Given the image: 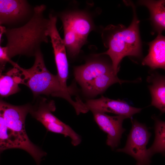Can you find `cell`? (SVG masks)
<instances>
[{
  "label": "cell",
  "mask_w": 165,
  "mask_h": 165,
  "mask_svg": "<svg viewBox=\"0 0 165 165\" xmlns=\"http://www.w3.org/2000/svg\"><path fill=\"white\" fill-rule=\"evenodd\" d=\"M45 9L44 5L36 6L32 16L24 25L6 29L5 47L10 59L18 55L35 56L40 49L41 44L48 42L49 20L43 15Z\"/></svg>",
  "instance_id": "6da1fadb"
},
{
  "label": "cell",
  "mask_w": 165,
  "mask_h": 165,
  "mask_svg": "<svg viewBox=\"0 0 165 165\" xmlns=\"http://www.w3.org/2000/svg\"><path fill=\"white\" fill-rule=\"evenodd\" d=\"M1 105L7 126L19 143L21 149L29 154L36 163H39L46 152L31 141L25 128L26 117L31 105H15L1 99Z\"/></svg>",
  "instance_id": "277c9868"
},
{
  "label": "cell",
  "mask_w": 165,
  "mask_h": 165,
  "mask_svg": "<svg viewBox=\"0 0 165 165\" xmlns=\"http://www.w3.org/2000/svg\"><path fill=\"white\" fill-rule=\"evenodd\" d=\"M127 81L120 79L113 72H109L99 75L82 89L86 94L94 97L102 93L114 83L121 84Z\"/></svg>",
  "instance_id": "5bb4252c"
},
{
  "label": "cell",
  "mask_w": 165,
  "mask_h": 165,
  "mask_svg": "<svg viewBox=\"0 0 165 165\" xmlns=\"http://www.w3.org/2000/svg\"><path fill=\"white\" fill-rule=\"evenodd\" d=\"M85 104L88 110L92 112L111 113L127 118H131L134 115L141 110V108L131 106L125 101L114 100L103 96L97 99L88 100Z\"/></svg>",
  "instance_id": "30bf717a"
},
{
  "label": "cell",
  "mask_w": 165,
  "mask_h": 165,
  "mask_svg": "<svg viewBox=\"0 0 165 165\" xmlns=\"http://www.w3.org/2000/svg\"><path fill=\"white\" fill-rule=\"evenodd\" d=\"M64 31L63 39L66 48L72 57H74L79 53L83 45L81 41L66 23L62 22Z\"/></svg>",
  "instance_id": "d6986e66"
},
{
  "label": "cell",
  "mask_w": 165,
  "mask_h": 165,
  "mask_svg": "<svg viewBox=\"0 0 165 165\" xmlns=\"http://www.w3.org/2000/svg\"><path fill=\"white\" fill-rule=\"evenodd\" d=\"M111 72L114 73L112 65L98 60L89 61L74 70L75 78L82 89L99 75Z\"/></svg>",
  "instance_id": "7c38bea8"
},
{
  "label": "cell",
  "mask_w": 165,
  "mask_h": 165,
  "mask_svg": "<svg viewBox=\"0 0 165 165\" xmlns=\"http://www.w3.org/2000/svg\"><path fill=\"white\" fill-rule=\"evenodd\" d=\"M56 110L54 102L46 99H38L34 105H31L29 113L41 123L49 131L69 137L75 146L79 144L81 139L69 126L61 121L52 113Z\"/></svg>",
  "instance_id": "5b68a950"
},
{
  "label": "cell",
  "mask_w": 165,
  "mask_h": 165,
  "mask_svg": "<svg viewBox=\"0 0 165 165\" xmlns=\"http://www.w3.org/2000/svg\"><path fill=\"white\" fill-rule=\"evenodd\" d=\"M153 119L155 121V138L152 145L147 149L151 157L158 153L164 155L165 152V122L155 117Z\"/></svg>",
  "instance_id": "ac0fdd59"
},
{
  "label": "cell",
  "mask_w": 165,
  "mask_h": 165,
  "mask_svg": "<svg viewBox=\"0 0 165 165\" xmlns=\"http://www.w3.org/2000/svg\"><path fill=\"white\" fill-rule=\"evenodd\" d=\"M34 56V64L28 69L24 68L12 61L11 62L13 66L11 70L17 83L28 87L34 98L41 94L61 97L68 101L75 109H77L79 102L72 98L73 93L63 89L57 75L53 74L47 69L40 49Z\"/></svg>",
  "instance_id": "7a4b0ae2"
},
{
  "label": "cell",
  "mask_w": 165,
  "mask_h": 165,
  "mask_svg": "<svg viewBox=\"0 0 165 165\" xmlns=\"http://www.w3.org/2000/svg\"><path fill=\"white\" fill-rule=\"evenodd\" d=\"M12 61L8 57L6 48L0 45V73L4 70L7 62L10 63Z\"/></svg>",
  "instance_id": "44dd1931"
},
{
  "label": "cell",
  "mask_w": 165,
  "mask_h": 165,
  "mask_svg": "<svg viewBox=\"0 0 165 165\" xmlns=\"http://www.w3.org/2000/svg\"><path fill=\"white\" fill-rule=\"evenodd\" d=\"M20 90L19 84L10 70L5 74L0 73V96L8 97Z\"/></svg>",
  "instance_id": "ffe728a7"
},
{
  "label": "cell",
  "mask_w": 165,
  "mask_h": 165,
  "mask_svg": "<svg viewBox=\"0 0 165 165\" xmlns=\"http://www.w3.org/2000/svg\"><path fill=\"white\" fill-rule=\"evenodd\" d=\"M0 99V155L4 151L9 149H20L18 141L8 128L3 116Z\"/></svg>",
  "instance_id": "e0dca14e"
},
{
  "label": "cell",
  "mask_w": 165,
  "mask_h": 165,
  "mask_svg": "<svg viewBox=\"0 0 165 165\" xmlns=\"http://www.w3.org/2000/svg\"><path fill=\"white\" fill-rule=\"evenodd\" d=\"M140 3L146 6L149 9L150 19L155 28L161 34L165 28V0H141Z\"/></svg>",
  "instance_id": "2e32d148"
},
{
  "label": "cell",
  "mask_w": 165,
  "mask_h": 165,
  "mask_svg": "<svg viewBox=\"0 0 165 165\" xmlns=\"http://www.w3.org/2000/svg\"><path fill=\"white\" fill-rule=\"evenodd\" d=\"M130 4L134 12L131 24L127 28L123 25H112L105 28L102 36L105 46L108 49L106 51L97 54H107L109 56L116 75L119 71V64L124 57L129 56L139 57L141 55L138 26L139 20L137 18L134 6L132 3Z\"/></svg>",
  "instance_id": "3957f363"
},
{
  "label": "cell",
  "mask_w": 165,
  "mask_h": 165,
  "mask_svg": "<svg viewBox=\"0 0 165 165\" xmlns=\"http://www.w3.org/2000/svg\"><path fill=\"white\" fill-rule=\"evenodd\" d=\"M92 112L100 128L107 134V145L114 150L119 144L122 135L126 130L122 125L124 120L127 118L121 115L112 116L105 113Z\"/></svg>",
  "instance_id": "ba28073f"
},
{
  "label": "cell",
  "mask_w": 165,
  "mask_h": 165,
  "mask_svg": "<svg viewBox=\"0 0 165 165\" xmlns=\"http://www.w3.org/2000/svg\"><path fill=\"white\" fill-rule=\"evenodd\" d=\"M149 76L152 84L148 86L152 97L151 105L158 109L162 113L165 112V80L160 75Z\"/></svg>",
  "instance_id": "9a60e30c"
},
{
  "label": "cell",
  "mask_w": 165,
  "mask_h": 165,
  "mask_svg": "<svg viewBox=\"0 0 165 165\" xmlns=\"http://www.w3.org/2000/svg\"><path fill=\"white\" fill-rule=\"evenodd\" d=\"M34 12L24 0H0V23L15 24L29 20Z\"/></svg>",
  "instance_id": "9c48e42d"
},
{
  "label": "cell",
  "mask_w": 165,
  "mask_h": 165,
  "mask_svg": "<svg viewBox=\"0 0 165 165\" xmlns=\"http://www.w3.org/2000/svg\"><path fill=\"white\" fill-rule=\"evenodd\" d=\"M62 22L67 23L84 45L87 42L88 36L94 28L90 16L82 11H72L60 15Z\"/></svg>",
  "instance_id": "8fae6325"
},
{
  "label": "cell",
  "mask_w": 165,
  "mask_h": 165,
  "mask_svg": "<svg viewBox=\"0 0 165 165\" xmlns=\"http://www.w3.org/2000/svg\"><path fill=\"white\" fill-rule=\"evenodd\" d=\"M149 49L148 55L144 59L142 64L154 69H165V38L161 34L149 43Z\"/></svg>",
  "instance_id": "4fadbf2b"
},
{
  "label": "cell",
  "mask_w": 165,
  "mask_h": 165,
  "mask_svg": "<svg viewBox=\"0 0 165 165\" xmlns=\"http://www.w3.org/2000/svg\"><path fill=\"white\" fill-rule=\"evenodd\" d=\"M49 19L48 35L53 49L57 71V75L63 89L66 91L73 92L67 85L68 73V63L66 47L57 28V18L53 14H50Z\"/></svg>",
  "instance_id": "52a82bcc"
},
{
  "label": "cell",
  "mask_w": 165,
  "mask_h": 165,
  "mask_svg": "<svg viewBox=\"0 0 165 165\" xmlns=\"http://www.w3.org/2000/svg\"><path fill=\"white\" fill-rule=\"evenodd\" d=\"M6 29L5 27L0 23V45L2 36L4 33H5Z\"/></svg>",
  "instance_id": "7402d4cb"
},
{
  "label": "cell",
  "mask_w": 165,
  "mask_h": 165,
  "mask_svg": "<svg viewBox=\"0 0 165 165\" xmlns=\"http://www.w3.org/2000/svg\"><path fill=\"white\" fill-rule=\"evenodd\" d=\"M151 135L145 124L134 119L125 147L116 151L133 157L136 161V165H150L151 157L148 152L146 145Z\"/></svg>",
  "instance_id": "8992f818"
}]
</instances>
